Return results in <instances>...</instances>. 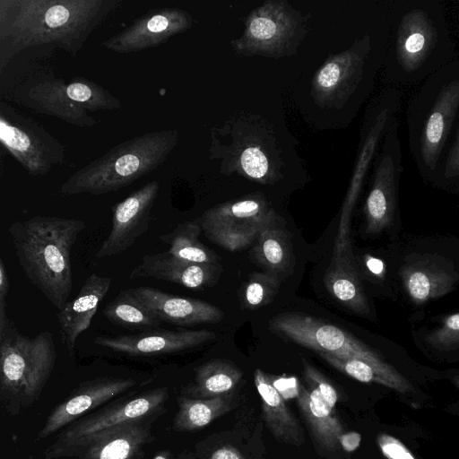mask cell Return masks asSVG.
<instances>
[{
    "label": "cell",
    "mask_w": 459,
    "mask_h": 459,
    "mask_svg": "<svg viewBox=\"0 0 459 459\" xmlns=\"http://www.w3.org/2000/svg\"><path fill=\"white\" fill-rule=\"evenodd\" d=\"M121 0H0V73L22 51L48 45L75 56Z\"/></svg>",
    "instance_id": "cell-1"
},
{
    "label": "cell",
    "mask_w": 459,
    "mask_h": 459,
    "mask_svg": "<svg viewBox=\"0 0 459 459\" xmlns=\"http://www.w3.org/2000/svg\"><path fill=\"white\" fill-rule=\"evenodd\" d=\"M387 16L384 65L388 82L414 86L455 60L445 10L437 0H395Z\"/></svg>",
    "instance_id": "cell-2"
},
{
    "label": "cell",
    "mask_w": 459,
    "mask_h": 459,
    "mask_svg": "<svg viewBox=\"0 0 459 459\" xmlns=\"http://www.w3.org/2000/svg\"><path fill=\"white\" fill-rule=\"evenodd\" d=\"M79 219L34 216L11 223L8 230L18 262L30 281L60 310L73 288L71 254L85 229Z\"/></svg>",
    "instance_id": "cell-3"
},
{
    "label": "cell",
    "mask_w": 459,
    "mask_h": 459,
    "mask_svg": "<svg viewBox=\"0 0 459 459\" xmlns=\"http://www.w3.org/2000/svg\"><path fill=\"white\" fill-rule=\"evenodd\" d=\"M459 120V60L420 83L406 108L408 144L423 179L432 183Z\"/></svg>",
    "instance_id": "cell-4"
},
{
    "label": "cell",
    "mask_w": 459,
    "mask_h": 459,
    "mask_svg": "<svg viewBox=\"0 0 459 459\" xmlns=\"http://www.w3.org/2000/svg\"><path fill=\"white\" fill-rule=\"evenodd\" d=\"M174 129L149 132L118 143L72 174L60 186L62 195H100L132 184L160 167L175 148Z\"/></svg>",
    "instance_id": "cell-5"
},
{
    "label": "cell",
    "mask_w": 459,
    "mask_h": 459,
    "mask_svg": "<svg viewBox=\"0 0 459 459\" xmlns=\"http://www.w3.org/2000/svg\"><path fill=\"white\" fill-rule=\"evenodd\" d=\"M52 333L22 334L13 321L0 332V401L16 417L40 396L56 363Z\"/></svg>",
    "instance_id": "cell-6"
},
{
    "label": "cell",
    "mask_w": 459,
    "mask_h": 459,
    "mask_svg": "<svg viewBox=\"0 0 459 459\" xmlns=\"http://www.w3.org/2000/svg\"><path fill=\"white\" fill-rule=\"evenodd\" d=\"M389 34L388 16L373 30L364 31L346 50L330 56L311 83L315 102L340 108L359 89L368 90L373 75L385 58Z\"/></svg>",
    "instance_id": "cell-7"
},
{
    "label": "cell",
    "mask_w": 459,
    "mask_h": 459,
    "mask_svg": "<svg viewBox=\"0 0 459 459\" xmlns=\"http://www.w3.org/2000/svg\"><path fill=\"white\" fill-rule=\"evenodd\" d=\"M270 327L292 342L341 359H357L371 365L390 387L406 394L411 384L386 363L373 349L342 328L314 316L281 314L272 318Z\"/></svg>",
    "instance_id": "cell-8"
},
{
    "label": "cell",
    "mask_w": 459,
    "mask_h": 459,
    "mask_svg": "<svg viewBox=\"0 0 459 459\" xmlns=\"http://www.w3.org/2000/svg\"><path fill=\"white\" fill-rule=\"evenodd\" d=\"M1 100H7L36 113L51 116L69 124L91 127L98 120L67 95V82L47 65L5 68L0 73Z\"/></svg>",
    "instance_id": "cell-9"
},
{
    "label": "cell",
    "mask_w": 459,
    "mask_h": 459,
    "mask_svg": "<svg viewBox=\"0 0 459 459\" xmlns=\"http://www.w3.org/2000/svg\"><path fill=\"white\" fill-rule=\"evenodd\" d=\"M305 34V18L287 1H265L249 13L242 36L231 43L243 56L279 58L293 55Z\"/></svg>",
    "instance_id": "cell-10"
},
{
    "label": "cell",
    "mask_w": 459,
    "mask_h": 459,
    "mask_svg": "<svg viewBox=\"0 0 459 459\" xmlns=\"http://www.w3.org/2000/svg\"><path fill=\"white\" fill-rule=\"evenodd\" d=\"M0 140L11 155L33 176H44L65 161V147L41 125L0 100Z\"/></svg>",
    "instance_id": "cell-11"
},
{
    "label": "cell",
    "mask_w": 459,
    "mask_h": 459,
    "mask_svg": "<svg viewBox=\"0 0 459 459\" xmlns=\"http://www.w3.org/2000/svg\"><path fill=\"white\" fill-rule=\"evenodd\" d=\"M278 214L262 197H250L216 205L196 219L205 237L230 251L256 240L260 232L276 226Z\"/></svg>",
    "instance_id": "cell-12"
},
{
    "label": "cell",
    "mask_w": 459,
    "mask_h": 459,
    "mask_svg": "<svg viewBox=\"0 0 459 459\" xmlns=\"http://www.w3.org/2000/svg\"><path fill=\"white\" fill-rule=\"evenodd\" d=\"M154 420L126 422L63 443H52L44 451L46 459H140L144 448L155 440Z\"/></svg>",
    "instance_id": "cell-13"
},
{
    "label": "cell",
    "mask_w": 459,
    "mask_h": 459,
    "mask_svg": "<svg viewBox=\"0 0 459 459\" xmlns=\"http://www.w3.org/2000/svg\"><path fill=\"white\" fill-rule=\"evenodd\" d=\"M395 117L384 137L383 147L375 163L371 186L365 202L366 229L376 234L394 221L397 209V190L403 173V154Z\"/></svg>",
    "instance_id": "cell-14"
},
{
    "label": "cell",
    "mask_w": 459,
    "mask_h": 459,
    "mask_svg": "<svg viewBox=\"0 0 459 459\" xmlns=\"http://www.w3.org/2000/svg\"><path fill=\"white\" fill-rule=\"evenodd\" d=\"M167 387H157L123 397L116 403L89 413L59 431L54 443H63L126 422L155 420L166 411Z\"/></svg>",
    "instance_id": "cell-15"
},
{
    "label": "cell",
    "mask_w": 459,
    "mask_h": 459,
    "mask_svg": "<svg viewBox=\"0 0 459 459\" xmlns=\"http://www.w3.org/2000/svg\"><path fill=\"white\" fill-rule=\"evenodd\" d=\"M193 25L191 14L177 7L149 11L101 45L113 52L128 54L158 47Z\"/></svg>",
    "instance_id": "cell-16"
},
{
    "label": "cell",
    "mask_w": 459,
    "mask_h": 459,
    "mask_svg": "<svg viewBox=\"0 0 459 459\" xmlns=\"http://www.w3.org/2000/svg\"><path fill=\"white\" fill-rule=\"evenodd\" d=\"M136 385L132 377H99L82 382L48 416L37 440L46 439Z\"/></svg>",
    "instance_id": "cell-17"
},
{
    "label": "cell",
    "mask_w": 459,
    "mask_h": 459,
    "mask_svg": "<svg viewBox=\"0 0 459 459\" xmlns=\"http://www.w3.org/2000/svg\"><path fill=\"white\" fill-rule=\"evenodd\" d=\"M160 191V181L152 180L112 208V228L96 253L98 258L118 255L130 248L147 231L151 213Z\"/></svg>",
    "instance_id": "cell-18"
},
{
    "label": "cell",
    "mask_w": 459,
    "mask_h": 459,
    "mask_svg": "<svg viewBox=\"0 0 459 459\" xmlns=\"http://www.w3.org/2000/svg\"><path fill=\"white\" fill-rule=\"evenodd\" d=\"M216 338L208 330L155 329L134 334L97 336L95 344L131 357L175 354L207 343Z\"/></svg>",
    "instance_id": "cell-19"
},
{
    "label": "cell",
    "mask_w": 459,
    "mask_h": 459,
    "mask_svg": "<svg viewBox=\"0 0 459 459\" xmlns=\"http://www.w3.org/2000/svg\"><path fill=\"white\" fill-rule=\"evenodd\" d=\"M221 269L219 263H192L165 251L144 255L130 273L129 279H155L201 290L216 283Z\"/></svg>",
    "instance_id": "cell-20"
},
{
    "label": "cell",
    "mask_w": 459,
    "mask_h": 459,
    "mask_svg": "<svg viewBox=\"0 0 459 459\" xmlns=\"http://www.w3.org/2000/svg\"><path fill=\"white\" fill-rule=\"evenodd\" d=\"M127 290L161 322L189 326L217 323L223 317L221 309L196 299L176 296L151 287L129 288Z\"/></svg>",
    "instance_id": "cell-21"
},
{
    "label": "cell",
    "mask_w": 459,
    "mask_h": 459,
    "mask_svg": "<svg viewBox=\"0 0 459 459\" xmlns=\"http://www.w3.org/2000/svg\"><path fill=\"white\" fill-rule=\"evenodd\" d=\"M111 278L92 273L87 277L79 293L56 313L61 341L70 356L79 335L88 329L99 305L105 298Z\"/></svg>",
    "instance_id": "cell-22"
},
{
    "label": "cell",
    "mask_w": 459,
    "mask_h": 459,
    "mask_svg": "<svg viewBox=\"0 0 459 459\" xmlns=\"http://www.w3.org/2000/svg\"><path fill=\"white\" fill-rule=\"evenodd\" d=\"M254 382L261 399L263 418L273 436L289 445L300 446L304 441L302 429L273 384L272 377L257 368Z\"/></svg>",
    "instance_id": "cell-23"
},
{
    "label": "cell",
    "mask_w": 459,
    "mask_h": 459,
    "mask_svg": "<svg viewBox=\"0 0 459 459\" xmlns=\"http://www.w3.org/2000/svg\"><path fill=\"white\" fill-rule=\"evenodd\" d=\"M307 385L306 388L299 384L296 396L299 408L316 442L325 450L334 451L340 446L339 437L344 429L319 391L312 385Z\"/></svg>",
    "instance_id": "cell-24"
},
{
    "label": "cell",
    "mask_w": 459,
    "mask_h": 459,
    "mask_svg": "<svg viewBox=\"0 0 459 459\" xmlns=\"http://www.w3.org/2000/svg\"><path fill=\"white\" fill-rule=\"evenodd\" d=\"M324 281L328 292L341 305L360 315L368 313L367 297L352 260L351 251L333 254Z\"/></svg>",
    "instance_id": "cell-25"
},
{
    "label": "cell",
    "mask_w": 459,
    "mask_h": 459,
    "mask_svg": "<svg viewBox=\"0 0 459 459\" xmlns=\"http://www.w3.org/2000/svg\"><path fill=\"white\" fill-rule=\"evenodd\" d=\"M242 377V370L230 361L212 359L196 369L194 381L183 388L182 394L197 399L230 396Z\"/></svg>",
    "instance_id": "cell-26"
},
{
    "label": "cell",
    "mask_w": 459,
    "mask_h": 459,
    "mask_svg": "<svg viewBox=\"0 0 459 459\" xmlns=\"http://www.w3.org/2000/svg\"><path fill=\"white\" fill-rule=\"evenodd\" d=\"M177 402L178 410L173 420V429L178 432L200 430L232 408L231 395L197 399L181 394Z\"/></svg>",
    "instance_id": "cell-27"
},
{
    "label": "cell",
    "mask_w": 459,
    "mask_h": 459,
    "mask_svg": "<svg viewBox=\"0 0 459 459\" xmlns=\"http://www.w3.org/2000/svg\"><path fill=\"white\" fill-rule=\"evenodd\" d=\"M114 325L141 332L159 329L161 321L128 290H121L103 309Z\"/></svg>",
    "instance_id": "cell-28"
},
{
    "label": "cell",
    "mask_w": 459,
    "mask_h": 459,
    "mask_svg": "<svg viewBox=\"0 0 459 459\" xmlns=\"http://www.w3.org/2000/svg\"><path fill=\"white\" fill-rule=\"evenodd\" d=\"M201 231L196 220L186 221L171 232L160 235V239L169 246V253L180 259L197 264H218L216 254L199 240Z\"/></svg>",
    "instance_id": "cell-29"
},
{
    "label": "cell",
    "mask_w": 459,
    "mask_h": 459,
    "mask_svg": "<svg viewBox=\"0 0 459 459\" xmlns=\"http://www.w3.org/2000/svg\"><path fill=\"white\" fill-rule=\"evenodd\" d=\"M254 255L272 273L286 271L290 266L292 257L286 233L276 226L262 230L256 238Z\"/></svg>",
    "instance_id": "cell-30"
},
{
    "label": "cell",
    "mask_w": 459,
    "mask_h": 459,
    "mask_svg": "<svg viewBox=\"0 0 459 459\" xmlns=\"http://www.w3.org/2000/svg\"><path fill=\"white\" fill-rule=\"evenodd\" d=\"M405 288L417 303L442 295L450 290L453 278L447 273L420 267H410L403 273Z\"/></svg>",
    "instance_id": "cell-31"
},
{
    "label": "cell",
    "mask_w": 459,
    "mask_h": 459,
    "mask_svg": "<svg viewBox=\"0 0 459 459\" xmlns=\"http://www.w3.org/2000/svg\"><path fill=\"white\" fill-rule=\"evenodd\" d=\"M67 95L87 111L116 110L123 106L120 100L105 88L82 77L68 81Z\"/></svg>",
    "instance_id": "cell-32"
},
{
    "label": "cell",
    "mask_w": 459,
    "mask_h": 459,
    "mask_svg": "<svg viewBox=\"0 0 459 459\" xmlns=\"http://www.w3.org/2000/svg\"><path fill=\"white\" fill-rule=\"evenodd\" d=\"M432 184L459 192V120L437 164Z\"/></svg>",
    "instance_id": "cell-33"
},
{
    "label": "cell",
    "mask_w": 459,
    "mask_h": 459,
    "mask_svg": "<svg viewBox=\"0 0 459 459\" xmlns=\"http://www.w3.org/2000/svg\"><path fill=\"white\" fill-rule=\"evenodd\" d=\"M279 280L274 273H255L251 275L244 289V304L255 309L270 303L277 292Z\"/></svg>",
    "instance_id": "cell-34"
},
{
    "label": "cell",
    "mask_w": 459,
    "mask_h": 459,
    "mask_svg": "<svg viewBox=\"0 0 459 459\" xmlns=\"http://www.w3.org/2000/svg\"><path fill=\"white\" fill-rule=\"evenodd\" d=\"M318 355L333 368L362 383H376L387 386L386 382L368 363L357 359H341L318 352Z\"/></svg>",
    "instance_id": "cell-35"
},
{
    "label": "cell",
    "mask_w": 459,
    "mask_h": 459,
    "mask_svg": "<svg viewBox=\"0 0 459 459\" xmlns=\"http://www.w3.org/2000/svg\"><path fill=\"white\" fill-rule=\"evenodd\" d=\"M240 171L261 183H267L272 177L268 156L258 146L245 147L238 155Z\"/></svg>",
    "instance_id": "cell-36"
},
{
    "label": "cell",
    "mask_w": 459,
    "mask_h": 459,
    "mask_svg": "<svg viewBox=\"0 0 459 459\" xmlns=\"http://www.w3.org/2000/svg\"><path fill=\"white\" fill-rule=\"evenodd\" d=\"M302 363L306 382L315 386L319 391L326 403L332 409H334L338 402V393L334 386L309 362L303 359Z\"/></svg>",
    "instance_id": "cell-37"
},
{
    "label": "cell",
    "mask_w": 459,
    "mask_h": 459,
    "mask_svg": "<svg viewBox=\"0 0 459 459\" xmlns=\"http://www.w3.org/2000/svg\"><path fill=\"white\" fill-rule=\"evenodd\" d=\"M429 342L442 349L459 344V313L447 316L441 327L429 335Z\"/></svg>",
    "instance_id": "cell-38"
},
{
    "label": "cell",
    "mask_w": 459,
    "mask_h": 459,
    "mask_svg": "<svg viewBox=\"0 0 459 459\" xmlns=\"http://www.w3.org/2000/svg\"><path fill=\"white\" fill-rule=\"evenodd\" d=\"M377 443L387 459H414L402 442L388 434H380L377 437Z\"/></svg>",
    "instance_id": "cell-39"
},
{
    "label": "cell",
    "mask_w": 459,
    "mask_h": 459,
    "mask_svg": "<svg viewBox=\"0 0 459 459\" xmlns=\"http://www.w3.org/2000/svg\"><path fill=\"white\" fill-rule=\"evenodd\" d=\"M361 441V435L355 431L343 432L339 437L340 446L346 452L355 451Z\"/></svg>",
    "instance_id": "cell-40"
},
{
    "label": "cell",
    "mask_w": 459,
    "mask_h": 459,
    "mask_svg": "<svg viewBox=\"0 0 459 459\" xmlns=\"http://www.w3.org/2000/svg\"><path fill=\"white\" fill-rule=\"evenodd\" d=\"M208 459H244V457L236 447L225 446L215 449Z\"/></svg>",
    "instance_id": "cell-41"
},
{
    "label": "cell",
    "mask_w": 459,
    "mask_h": 459,
    "mask_svg": "<svg viewBox=\"0 0 459 459\" xmlns=\"http://www.w3.org/2000/svg\"><path fill=\"white\" fill-rule=\"evenodd\" d=\"M9 287L7 270L3 258H0V301L6 300Z\"/></svg>",
    "instance_id": "cell-42"
},
{
    "label": "cell",
    "mask_w": 459,
    "mask_h": 459,
    "mask_svg": "<svg viewBox=\"0 0 459 459\" xmlns=\"http://www.w3.org/2000/svg\"><path fill=\"white\" fill-rule=\"evenodd\" d=\"M368 265L370 268V270L376 274H379L383 271V264L381 261L377 259H370V261H368Z\"/></svg>",
    "instance_id": "cell-43"
},
{
    "label": "cell",
    "mask_w": 459,
    "mask_h": 459,
    "mask_svg": "<svg viewBox=\"0 0 459 459\" xmlns=\"http://www.w3.org/2000/svg\"><path fill=\"white\" fill-rule=\"evenodd\" d=\"M150 459H177L171 451L168 449L160 450L157 452L152 458Z\"/></svg>",
    "instance_id": "cell-44"
},
{
    "label": "cell",
    "mask_w": 459,
    "mask_h": 459,
    "mask_svg": "<svg viewBox=\"0 0 459 459\" xmlns=\"http://www.w3.org/2000/svg\"><path fill=\"white\" fill-rule=\"evenodd\" d=\"M24 459H37L33 455H29Z\"/></svg>",
    "instance_id": "cell-45"
},
{
    "label": "cell",
    "mask_w": 459,
    "mask_h": 459,
    "mask_svg": "<svg viewBox=\"0 0 459 459\" xmlns=\"http://www.w3.org/2000/svg\"><path fill=\"white\" fill-rule=\"evenodd\" d=\"M455 382L456 383V385L459 386V376L455 377Z\"/></svg>",
    "instance_id": "cell-46"
}]
</instances>
